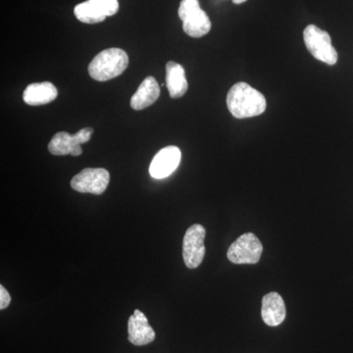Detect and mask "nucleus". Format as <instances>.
I'll list each match as a JSON object with an SVG mask.
<instances>
[{
	"mask_svg": "<svg viewBox=\"0 0 353 353\" xmlns=\"http://www.w3.org/2000/svg\"><path fill=\"white\" fill-rule=\"evenodd\" d=\"M128 333L130 343L138 347L148 345L155 339L154 330L150 326L146 316L139 309H136L134 314L129 318Z\"/></svg>",
	"mask_w": 353,
	"mask_h": 353,
	"instance_id": "11",
	"label": "nucleus"
},
{
	"mask_svg": "<svg viewBox=\"0 0 353 353\" xmlns=\"http://www.w3.org/2000/svg\"><path fill=\"white\" fill-rule=\"evenodd\" d=\"M262 319L268 326L276 327L284 322L287 310L284 299L276 292H269L262 299Z\"/></svg>",
	"mask_w": 353,
	"mask_h": 353,
	"instance_id": "12",
	"label": "nucleus"
},
{
	"mask_svg": "<svg viewBox=\"0 0 353 353\" xmlns=\"http://www.w3.org/2000/svg\"><path fill=\"white\" fill-rule=\"evenodd\" d=\"M304 43L309 52L320 61L334 65L338 61V52L332 44L328 32L319 29L317 26L309 25L303 32Z\"/></svg>",
	"mask_w": 353,
	"mask_h": 353,
	"instance_id": "4",
	"label": "nucleus"
},
{
	"mask_svg": "<svg viewBox=\"0 0 353 353\" xmlns=\"http://www.w3.org/2000/svg\"><path fill=\"white\" fill-rule=\"evenodd\" d=\"M129 65V57L121 48L101 51L88 65V74L95 81L105 82L120 76Z\"/></svg>",
	"mask_w": 353,
	"mask_h": 353,
	"instance_id": "2",
	"label": "nucleus"
},
{
	"mask_svg": "<svg viewBox=\"0 0 353 353\" xmlns=\"http://www.w3.org/2000/svg\"><path fill=\"white\" fill-rule=\"evenodd\" d=\"M179 17L183 21V30L192 38H201L211 30V22L199 0H182L179 7Z\"/></svg>",
	"mask_w": 353,
	"mask_h": 353,
	"instance_id": "3",
	"label": "nucleus"
},
{
	"mask_svg": "<svg viewBox=\"0 0 353 353\" xmlns=\"http://www.w3.org/2000/svg\"><path fill=\"white\" fill-rule=\"evenodd\" d=\"M263 252V245L252 233L243 234L228 250L227 257L234 264H256Z\"/></svg>",
	"mask_w": 353,
	"mask_h": 353,
	"instance_id": "5",
	"label": "nucleus"
},
{
	"mask_svg": "<svg viewBox=\"0 0 353 353\" xmlns=\"http://www.w3.org/2000/svg\"><path fill=\"white\" fill-rule=\"evenodd\" d=\"M246 0H233V2L234 4H241L243 3V2H245Z\"/></svg>",
	"mask_w": 353,
	"mask_h": 353,
	"instance_id": "17",
	"label": "nucleus"
},
{
	"mask_svg": "<svg viewBox=\"0 0 353 353\" xmlns=\"http://www.w3.org/2000/svg\"><path fill=\"white\" fill-rule=\"evenodd\" d=\"M110 175L103 168L83 169L71 181L72 189L82 194L99 196L108 189Z\"/></svg>",
	"mask_w": 353,
	"mask_h": 353,
	"instance_id": "9",
	"label": "nucleus"
},
{
	"mask_svg": "<svg viewBox=\"0 0 353 353\" xmlns=\"http://www.w3.org/2000/svg\"><path fill=\"white\" fill-rule=\"evenodd\" d=\"M227 106L236 119L255 117L266 110V99L261 92L246 83L234 85L227 95Z\"/></svg>",
	"mask_w": 353,
	"mask_h": 353,
	"instance_id": "1",
	"label": "nucleus"
},
{
	"mask_svg": "<svg viewBox=\"0 0 353 353\" xmlns=\"http://www.w3.org/2000/svg\"><path fill=\"white\" fill-rule=\"evenodd\" d=\"M160 95V87L153 77H148L139 85L131 99V106L134 110H143L152 105Z\"/></svg>",
	"mask_w": 353,
	"mask_h": 353,
	"instance_id": "14",
	"label": "nucleus"
},
{
	"mask_svg": "<svg viewBox=\"0 0 353 353\" xmlns=\"http://www.w3.org/2000/svg\"><path fill=\"white\" fill-rule=\"evenodd\" d=\"M57 88L50 82L34 83L28 85L23 94L26 103L32 106L50 103L57 99Z\"/></svg>",
	"mask_w": 353,
	"mask_h": 353,
	"instance_id": "13",
	"label": "nucleus"
},
{
	"mask_svg": "<svg viewBox=\"0 0 353 353\" xmlns=\"http://www.w3.org/2000/svg\"><path fill=\"white\" fill-rule=\"evenodd\" d=\"M94 134L92 128H83L75 134H70L66 132H59L51 139L48 150L51 154L62 157L70 154L79 157L82 154L83 143H88Z\"/></svg>",
	"mask_w": 353,
	"mask_h": 353,
	"instance_id": "6",
	"label": "nucleus"
},
{
	"mask_svg": "<svg viewBox=\"0 0 353 353\" xmlns=\"http://www.w3.org/2000/svg\"><path fill=\"white\" fill-rule=\"evenodd\" d=\"M11 303V296L9 292H7L3 285H0V309L3 310L8 307L9 304Z\"/></svg>",
	"mask_w": 353,
	"mask_h": 353,
	"instance_id": "16",
	"label": "nucleus"
},
{
	"mask_svg": "<svg viewBox=\"0 0 353 353\" xmlns=\"http://www.w3.org/2000/svg\"><path fill=\"white\" fill-rule=\"evenodd\" d=\"M205 236V229L199 224L192 225L185 232L183 241V259L188 268L196 269L203 261Z\"/></svg>",
	"mask_w": 353,
	"mask_h": 353,
	"instance_id": "7",
	"label": "nucleus"
},
{
	"mask_svg": "<svg viewBox=\"0 0 353 353\" xmlns=\"http://www.w3.org/2000/svg\"><path fill=\"white\" fill-rule=\"evenodd\" d=\"M181 157V150L176 146L162 148L150 164V176L157 180H161L172 175L180 165Z\"/></svg>",
	"mask_w": 353,
	"mask_h": 353,
	"instance_id": "10",
	"label": "nucleus"
},
{
	"mask_svg": "<svg viewBox=\"0 0 353 353\" xmlns=\"http://www.w3.org/2000/svg\"><path fill=\"white\" fill-rule=\"evenodd\" d=\"M119 10L118 0H87L74 9L77 19L85 24H97Z\"/></svg>",
	"mask_w": 353,
	"mask_h": 353,
	"instance_id": "8",
	"label": "nucleus"
},
{
	"mask_svg": "<svg viewBox=\"0 0 353 353\" xmlns=\"http://www.w3.org/2000/svg\"><path fill=\"white\" fill-rule=\"evenodd\" d=\"M166 85L172 99H180L185 95L188 82L182 65L173 61L166 64Z\"/></svg>",
	"mask_w": 353,
	"mask_h": 353,
	"instance_id": "15",
	"label": "nucleus"
}]
</instances>
